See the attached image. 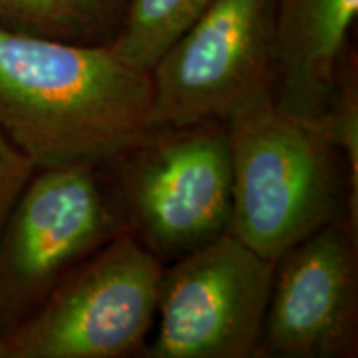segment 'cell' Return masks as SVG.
I'll use <instances>...</instances> for the list:
<instances>
[{
	"mask_svg": "<svg viewBox=\"0 0 358 358\" xmlns=\"http://www.w3.org/2000/svg\"><path fill=\"white\" fill-rule=\"evenodd\" d=\"M35 171L32 161L0 129V231Z\"/></svg>",
	"mask_w": 358,
	"mask_h": 358,
	"instance_id": "13",
	"label": "cell"
},
{
	"mask_svg": "<svg viewBox=\"0 0 358 358\" xmlns=\"http://www.w3.org/2000/svg\"><path fill=\"white\" fill-rule=\"evenodd\" d=\"M320 127L345 163L347 214L345 221L357 236L358 231V82L357 62L350 47L340 64L337 83L325 113L319 118Z\"/></svg>",
	"mask_w": 358,
	"mask_h": 358,
	"instance_id": "12",
	"label": "cell"
},
{
	"mask_svg": "<svg viewBox=\"0 0 358 358\" xmlns=\"http://www.w3.org/2000/svg\"><path fill=\"white\" fill-rule=\"evenodd\" d=\"M106 164L115 166L110 185L124 229L163 264L229 229L232 174L224 122L153 129Z\"/></svg>",
	"mask_w": 358,
	"mask_h": 358,
	"instance_id": "3",
	"label": "cell"
},
{
	"mask_svg": "<svg viewBox=\"0 0 358 358\" xmlns=\"http://www.w3.org/2000/svg\"><path fill=\"white\" fill-rule=\"evenodd\" d=\"M151 127L182 128L275 95L271 0H214L153 69Z\"/></svg>",
	"mask_w": 358,
	"mask_h": 358,
	"instance_id": "6",
	"label": "cell"
},
{
	"mask_svg": "<svg viewBox=\"0 0 358 358\" xmlns=\"http://www.w3.org/2000/svg\"><path fill=\"white\" fill-rule=\"evenodd\" d=\"M358 355L357 236L347 221L327 224L275 261L256 357Z\"/></svg>",
	"mask_w": 358,
	"mask_h": 358,
	"instance_id": "8",
	"label": "cell"
},
{
	"mask_svg": "<svg viewBox=\"0 0 358 358\" xmlns=\"http://www.w3.org/2000/svg\"><path fill=\"white\" fill-rule=\"evenodd\" d=\"M101 164L37 169L0 231V337L124 224Z\"/></svg>",
	"mask_w": 358,
	"mask_h": 358,
	"instance_id": "5",
	"label": "cell"
},
{
	"mask_svg": "<svg viewBox=\"0 0 358 358\" xmlns=\"http://www.w3.org/2000/svg\"><path fill=\"white\" fill-rule=\"evenodd\" d=\"M0 129L37 169L105 164L155 129L150 73L110 47L0 27Z\"/></svg>",
	"mask_w": 358,
	"mask_h": 358,
	"instance_id": "1",
	"label": "cell"
},
{
	"mask_svg": "<svg viewBox=\"0 0 358 358\" xmlns=\"http://www.w3.org/2000/svg\"><path fill=\"white\" fill-rule=\"evenodd\" d=\"M275 261L226 232L164 267L146 358L256 357Z\"/></svg>",
	"mask_w": 358,
	"mask_h": 358,
	"instance_id": "7",
	"label": "cell"
},
{
	"mask_svg": "<svg viewBox=\"0 0 358 358\" xmlns=\"http://www.w3.org/2000/svg\"><path fill=\"white\" fill-rule=\"evenodd\" d=\"M129 0H0V27L60 42L110 47Z\"/></svg>",
	"mask_w": 358,
	"mask_h": 358,
	"instance_id": "10",
	"label": "cell"
},
{
	"mask_svg": "<svg viewBox=\"0 0 358 358\" xmlns=\"http://www.w3.org/2000/svg\"><path fill=\"white\" fill-rule=\"evenodd\" d=\"M275 103L319 120L337 83L358 0H271Z\"/></svg>",
	"mask_w": 358,
	"mask_h": 358,
	"instance_id": "9",
	"label": "cell"
},
{
	"mask_svg": "<svg viewBox=\"0 0 358 358\" xmlns=\"http://www.w3.org/2000/svg\"><path fill=\"white\" fill-rule=\"evenodd\" d=\"M214 3V0H129L111 52L150 73L159 57Z\"/></svg>",
	"mask_w": 358,
	"mask_h": 358,
	"instance_id": "11",
	"label": "cell"
},
{
	"mask_svg": "<svg viewBox=\"0 0 358 358\" xmlns=\"http://www.w3.org/2000/svg\"><path fill=\"white\" fill-rule=\"evenodd\" d=\"M164 264L122 232L0 337V358H128L153 332Z\"/></svg>",
	"mask_w": 358,
	"mask_h": 358,
	"instance_id": "4",
	"label": "cell"
},
{
	"mask_svg": "<svg viewBox=\"0 0 358 358\" xmlns=\"http://www.w3.org/2000/svg\"><path fill=\"white\" fill-rule=\"evenodd\" d=\"M224 123L232 174L229 234L277 261L327 224L345 219L343 158L319 120L285 113L275 95H264Z\"/></svg>",
	"mask_w": 358,
	"mask_h": 358,
	"instance_id": "2",
	"label": "cell"
}]
</instances>
